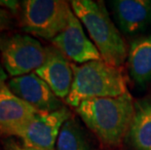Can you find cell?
<instances>
[{"label": "cell", "instance_id": "14", "mask_svg": "<svg viewBox=\"0 0 151 150\" xmlns=\"http://www.w3.org/2000/svg\"><path fill=\"white\" fill-rule=\"evenodd\" d=\"M56 144L57 150H92L82 128L73 118L63 125Z\"/></svg>", "mask_w": 151, "mask_h": 150}, {"label": "cell", "instance_id": "10", "mask_svg": "<svg viewBox=\"0 0 151 150\" xmlns=\"http://www.w3.org/2000/svg\"><path fill=\"white\" fill-rule=\"evenodd\" d=\"M46 50V60L34 72L49 85L58 98H66L73 81L71 63L57 48L50 47Z\"/></svg>", "mask_w": 151, "mask_h": 150}, {"label": "cell", "instance_id": "18", "mask_svg": "<svg viewBox=\"0 0 151 150\" xmlns=\"http://www.w3.org/2000/svg\"><path fill=\"white\" fill-rule=\"evenodd\" d=\"M7 80V74H6L5 70L3 69V67L0 65V90L3 86L5 85V81Z\"/></svg>", "mask_w": 151, "mask_h": 150}, {"label": "cell", "instance_id": "6", "mask_svg": "<svg viewBox=\"0 0 151 150\" xmlns=\"http://www.w3.org/2000/svg\"><path fill=\"white\" fill-rule=\"evenodd\" d=\"M70 118V111L63 106L53 112H38L13 136L25 147L53 150L63 125Z\"/></svg>", "mask_w": 151, "mask_h": 150}, {"label": "cell", "instance_id": "12", "mask_svg": "<svg viewBox=\"0 0 151 150\" xmlns=\"http://www.w3.org/2000/svg\"><path fill=\"white\" fill-rule=\"evenodd\" d=\"M128 132L134 150H151V100L134 104L133 119Z\"/></svg>", "mask_w": 151, "mask_h": 150}, {"label": "cell", "instance_id": "9", "mask_svg": "<svg viewBox=\"0 0 151 150\" xmlns=\"http://www.w3.org/2000/svg\"><path fill=\"white\" fill-rule=\"evenodd\" d=\"M110 6L118 27L127 36L151 30V0H115Z\"/></svg>", "mask_w": 151, "mask_h": 150}, {"label": "cell", "instance_id": "13", "mask_svg": "<svg viewBox=\"0 0 151 150\" xmlns=\"http://www.w3.org/2000/svg\"><path fill=\"white\" fill-rule=\"evenodd\" d=\"M128 60L130 74L134 81L143 85L151 80V35L139 37L132 43Z\"/></svg>", "mask_w": 151, "mask_h": 150}, {"label": "cell", "instance_id": "11", "mask_svg": "<svg viewBox=\"0 0 151 150\" xmlns=\"http://www.w3.org/2000/svg\"><path fill=\"white\" fill-rule=\"evenodd\" d=\"M38 112L30 104L17 97L7 85L0 90V133L14 136Z\"/></svg>", "mask_w": 151, "mask_h": 150}, {"label": "cell", "instance_id": "3", "mask_svg": "<svg viewBox=\"0 0 151 150\" xmlns=\"http://www.w3.org/2000/svg\"><path fill=\"white\" fill-rule=\"evenodd\" d=\"M73 81L66 103L78 107L82 101L98 98H115L125 95L126 78L118 66L104 60H94L83 65H71Z\"/></svg>", "mask_w": 151, "mask_h": 150}, {"label": "cell", "instance_id": "17", "mask_svg": "<svg viewBox=\"0 0 151 150\" xmlns=\"http://www.w3.org/2000/svg\"><path fill=\"white\" fill-rule=\"evenodd\" d=\"M0 6H1V7H6L7 9H9V10H11L13 13H15L18 9L19 2L18 1H1V0H0Z\"/></svg>", "mask_w": 151, "mask_h": 150}, {"label": "cell", "instance_id": "16", "mask_svg": "<svg viewBox=\"0 0 151 150\" xmlns=\"http://www.w3.org/2000/svg\"><path fill=\"white\" fill-rule=\"evenodd\" d=\"M6 147L8 150H48V149H39V148H30V147H25L24 145L18 144L17 142L13 141V140H8L6 142ZM55 150V149H53Z\"/></svg>", "mask_w": 151, "mask_h": 150}, {"label": "cell", "instance_id": "2", "mask_svg": "<svg viewBox=\"0 0 151 150\" xmlns=\"http://www.w3.org/2000/svg\"><path fill=\"white\" fill-rule=\"evenodd\" d=\"M70 3L73 13L86 27L102 60L118 67L123 65L128 57V48L104 3L92 0H73Z\"/></svg>", "mask_w": 151, "mask_h": 150}, {"label": "cell", "instance_id": "5", "mask_svg": "<svg viewBox=\"0 0 151 150\" xmlns=\"http://www.w3.org/2000/svg\"><path fill=\"white\" fill-rule=\"evenodd\" d=\"M0 51L6 71L15 77L35 71L47 57L46 48L29 35L15 34L0 39Z\"/></svg>", "mask_w": 151, "mask_h": 150}, {"label": "cell", "instance_id": "8", "mask_svg": "<svg viewBox=\"0 0 151 150\" xmlns=\"http://www.w3.org/2000/svg\"><path fill=\"white\" fill-rule=\"evenodd\" d=\"M7 86L17 97L40 112H53L63 107L49 85L35 72L14 77Z\"/></svg>", "mask_w": 151, "mask_h": 150}, {"label": "cell", "instance_id": "1", "mask_svg": "<svg viewBox=\"0 0 151 150\" xmlns=\"http://www.w3.org/2000/svg\"><path fill=\"white\" fill-rule=\"evenodd\" d=\"M76 111L102 143L115 146L120 144L129 131L134 104L128 92L120 97L84 100Z\"/></svg>", "mask_w": 151, "mask_h": 150}, {"label": "cell", "instance_id": "4", "mask_svg": "<svg viewBox=\"0 0 151 150\" xmlns=\"http://www.w3.org/2000/svg\"><path fill=\"white\" fill-rule=\"evenodd\" d=\"M70 12L65 1L27 0L22 2V29L43 39L53 40L66 27Z\"/></svg>", "mask_w": 151, "mask_h": 150}, {"label": "cell", "instance_id": "7", "mask_svg": "<svg viewBox=\"0 0 151 150\" xmlns=\"http://www.w3.org/2000/svg\"><path fill=\"white\" fill-rule=\"evenodd\" d=\"M55 48L77 63L101 60V56L91 39L87 37L83 25L72 11L66 27L52 40Z\"/></svg>", "mask_w": 151, "mask_h": 150}, {"label": "cell", "instance_id": "15", "mask_svg": "<svg viewBox=\"0 0 151 150\" xmlns=\"http://www.w3.org/2000/svg\"><path fill=\"white\" fill-rule=\"evenodd\" d=\"M11 27V16L5 9L0 8V31L10 28Z\"/></svg>", "mask_w": 151, "mask_h": 150}]
</instances>
